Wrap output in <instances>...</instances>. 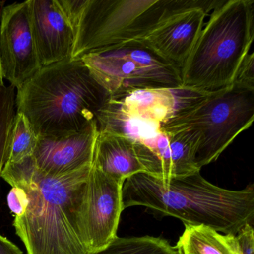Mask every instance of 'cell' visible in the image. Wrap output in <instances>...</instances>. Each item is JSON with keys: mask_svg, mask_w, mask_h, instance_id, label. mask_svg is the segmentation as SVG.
Returning <instances> with one entry per match:
<instances>
[{"mask_svg": "<svg viewBox=\"0 0 254 254\" xmlns=\"http://www.w3.org/2000/svg\"><path fill=\"white\" fill-rule=\"evenodd\" d=\"M91 168L50 176L38 169L33 155L5 165L1 177L28 196L26 209L14 221L27 254H90L81 206Z\"/></svg>", "mask_w": 254, "mask_h": 254, "instance_id": "cell-1", "label": "cell"}, {"mask_svg": "<svg viewBox=\"0 0 254 254\" xmlns=\"http://www.w3.org/2000/svg\"><path fill=\"white\" fill-rule=\"evenodd\" d=\"M123 208L141 206L158 217L172 216L184 225H205L236 235L254 218V186L242 190L221 188L200 172L169 181L146 173L127 178L123 187Z\"/></svg>", "mask_w": 254, "mask_h": 254, "instance_id": "cell-2", "label": "cell"}, {"mask_svg": "<svg viewBox=\"0 0 254 254\" xmlns=\"http://www.w3.org/2000/svg\"><path fill=\"white\" fill-rule=\"evenodd\" d=\"M110 96L80 59L41 68L16 95L23 114L38 137L76 133L95 121Z\"/></svg>", "mask_w": 254, "mask_h": 254, "instance_id": "cell-3", "label": "cell"}, {"mask_svg": "<svg viewBox=\"0 0 254 254\" xmlns=\"http://www.w3.org/2000/svg\"><path fill=\"white\" fill-rule=\"evenodd\" d=\"M220 0H59L75 35L72 59L139 41L177 14L212 11Z\"/></svg>", "mask_w": 254, "mask_h": 254, "instance_id": "cell-4", "label": "cell"}, {"mask_svg": "<svg viewBox=\"0 0 254 254\" xmlns=\"http://www.w3.org/2000/svg\"><path fill=\"white\" fill-rule=\"evenodd\" d=\"M254 4L228 0L212 11L181 67L182 87L213 92L233 85L254 41Z\"/></svg>", "mask_w": 254, "mask_h": 254, "instance_id": "cell-5", "label": "cell"}, {"mask_svg": "<svg viewBox=\"0 0 254 254\" xmlns=\"http://www.w3.org/2000/svg\"><path fill=\"white\" fill-rule=\"evenodd\" d=\"M254 120V90L231 86L211 92L161 129H190L197 133L195 163L200 170L215 161Z\"/></svg>", "mask_w": 254, "mask_h": 254, "instance_id": "cell-6", "label": "cell"}, {"mask_svg": "<svg viewBox=\"0 0 254 254\" xmlns=\"http://www.w3.org/2000/svg\"><path fill=\"white\" fill-rule=\"evenodd\" d=\"M80 60L111 98L140 89L182 87L181 69L140 41L95 50Z\"/></svg>", "mask_w": 254, "mask_h": 254, "instance_id": "cell-7", "label": "cell"}, {"mask_svg": "<svg viewBox=\"0 0 254 254\" xmlns=\"http://www.w3.org/2000/svg\"><path fill=\"white\" fill-rule=\"evenodd\" d=\"M0 66L3 79L17 90L42 68L32 32L29 0L2 8Z\"/></svg>", "mask_w": 254, "mask_h": 254, "instance_id": "cell-8", "label": "cell"}, {"mask_svg": "<svg viewBox=\"0 0 254 254\" xmlns=\"http://www.w3.org/2000/svg\"><path fill=\"white\" fill-rule=\"evenodd\" d=\"M123 184L92 166L81 206V224L90 254L108 246L117 237L124 210Z\"/></svg>", "mask_w": 254, "mask_h": 254, "instance_id": "cell-9", "label": "cell"}, {"mask_svg": "<svg viewBox=\"0 0 254 254\" xmlns=\"http://www.w3.org/2000/svg\"><path fill=\"white\" fill-rule=\"evenodd\" d=\"M198 135L190 129L160 130L134 142L144 173L162 181L200 172L195 163Z\"/></svg>", "mask_w": 254, "mask_h": 254, "instance_id": "cell-10", "label": "cell"}, {"mask_svg": "<svg viewBox=\"0 0 254 254\" xmlns=\"http://www.w3.org/2000/svg\"><path fill=\"white\" fill-rule=\"evenodd\" d=\"M209 93L184 87L140 89L110 97L108 103L127 118L157 125L161 128Z\"/></svg>", "mask_w": 254, "mask_h": 254, "instance_id": "cell-11", "label": "cell"}, {"mask_svg": "<svg viewBox=\"0 0 254 254\" xmlns=\"http://www.w3.org/2000/svg\"><path fill=\"white\" fill-rule=\"evenodd\" d=\"M98 136L96 120L69 135L38 137L34 151L37 167L50 176H62L93 164Z\"/></svg>", "mask_w": 254, "mask_h": 254, "instance_id": "cell-12", "label": "cell"}, {"mask_svg": "<svg viewBox=\"0 0 254 254\" xmlns=\"http://www.w3.org/2000/svg\"><path fill=\"white\" fill-rule=\"evenodd\" d=\"M32 32L41 66L72 59L75 35L59 0H29Z\"/></svg>", "mask_w": 254, "mask_h": 254, "instance_id": "cell-13", "label": "cell"}, {"mask_svg": "<svg viewBox=\"0 0 254 254\" xmlns=\"http://www.w3.org/2000/svg\"><path fill=\"white\" fill-rule=\"evenodd\" d=\"M209 12L194 8L180 13L140 41L181 69L198 39Z\"/></svg>", "mask_w": 254, "mask_h": 254, "instance_id": "cell-14", "label": "cell"}, {"mask_svg": "<svg viewBox=\"0 0 254 254\" xmlns=\"http://www.w3.org/2000/svg\"><path fill=\"white\" fill-rule=\"evenodd\" d=\"M92 166L121 184L136 174L145 172L134 142L110 132H98Z\"/></svg>", "mask_w": 254, "mask_h": 254, "instance_id": "cell-15", "label": "cell"}, {"mask_svg": "<svg viewBox=\"0 0 254 254\" xmlns=\"http://www.w3.org/2000/svg\"><path fill=\"white\" fill-rule=\"evenodd\" d=\"M175 248L178 254H240L234 235L205 225H185Z\"/></svg>", "mask_w": 254, "mask_h": 254, "instance_id": "cell-16", "label": "cell"}, {"mask_svg": "<svg viewBox=\"0 0 254 254\" xmlns=\"http://www.w3.org/2000/svg\"><path fill=\"white\" fill-rule=\"evenodd\" d=\"M90 254H178V252L175 247L162 238L117 236L103 249Z\"/></svg>", "mask_w": 254, "mask_h": 254, "instance_id": "cell-17", "label": "cell"}, {"mask_svg": "<svg viewBox=\"0 0 254 254\" xmlns=\"http://www.w3.org/2000/svg\"><path fill=\"white\" fill-rule=\"evenodd\" d=\"M38 141V135L26 117L20 113H16L8 138L6 163H17L33 155Z\"/></svg>", "mask_w": 254, "mask_h": 254, "instance_id": "cell-18", "label": "cell"}, {"mask_svg": "<svg viewBox=\"0 0 254 254\" xmlns=\"http://www.w3.org/2000/svg\"><path fill=\"white\" fill-rule=\"evenodd\" d=\"M14 89L4 82L0 84V178L6 163L8 138L17 113Z\"/></svg>", "mask_w": 254, "mask_h": 254, "instance_id": "cell-19", "label": "cell"}, {"mask_svg": "<svg viewBox=\"0 0 254 254\" xmlns=\"http://www.w3.org/2000/svg\"><path fill=\"white\" fill-rule=\"evenodd\" d=\"M254 54L249 53L242 62L233 85L254 91Z\"/></svg>", "mask_w": 254, "mask_h": 254, "instance_id": "cell-20", "label": "cell"}, {"mask_svg": "<svg viewBox=\"0 0 254 254\" xmlns=\"http://www.w3.org/2000/svg\"><path fill=\"white\" fill-rule=\"evenodd\" d=\"M240 254H254V230L253 224H247L235 235Z\"/></svg>", "mask_w": 254, "mask_h": 254, "instance_id": "cell-21", "label": "cell"}, {"mask_svg": "<svg viewBox=\"0 0 254 254\" xmlns=\"http://www.w3.org/2000/svg\"><path fill=\"white\" fill-rule=\"evenodd\" d=\"M7 199L8 207L15 216H18L23 213L27 206L28 196L23 189L20 187H12Z\"/></svg>", "mask_w": 254, "mask_h": 254, "instance_id": "cell-22", "label": "cell"}, {"mask_svg": "<svg viewBox=\"0 0 254 254\" xmlns=\"http://www.w3.org/2000/svg\"><path fill=\"white\" fill-rule=\"evenodd\" d=\"M0 254H23V252L6 237L0 235Z\"/></svg>", "mask_w": 254, "mask_h": 254, "instance_id": "cell-23", "label": "cell"}, {"mask_svg": "<svg viewBox=\"0 0 254 254\" xmlns=\"http://www.w3.org/2000/svg\"><path fill=\"white\" fill-rule=\"evenodd\" d=\"M4 2H0V17H1V14H2V10L3 8L2 5H3ZM4 79L2 78V70H1V66H0V83H3Z\"/></svg>", "mask_w": 254, "mask_h": 254, "instance_id": "cell-24", "label": "cell"}]
</instances>
